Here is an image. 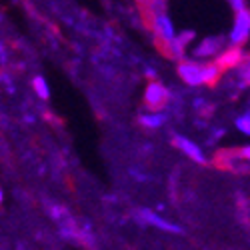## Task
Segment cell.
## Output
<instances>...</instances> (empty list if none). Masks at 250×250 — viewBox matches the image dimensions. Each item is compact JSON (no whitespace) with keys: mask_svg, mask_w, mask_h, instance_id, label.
Segmentation results:
<instances>
[{"mask_svg":"<svg viewBox=\"0 0 250 250\" xmlns=\"http://www.w3.org/2000/svg\"><path fill=\"white\" fill-rule=\"evenodd\" d=\"M166 102H168V90H166V86L160 84V82H150L146 90H144V104L150 110H160Z\"/></svg>","mask_w":250,"mask_h":250,"instance_id":"4","label":"cell"},{"mask_svg":"<svg viewBox=\"0 0 250 250\" xmlns=\"http://www.w3.org/2000/svg\"><path fill=\"white\" fill-rule=\"evenodd\" d=\"M138 122L142 124L144 128H148V130H158V128H162V124L166 122V116L162 112H158V110H150L146 114H140Z\"/></svg>","mask_w":250,"mask_h":250,"instance_id":"8","label":"cell"},{"mask_svg":"<svg viewBox=\"0 0 250 250\" xmlns=\"http://www.w3.org/2000/svg\"><path fill=\"white\" fill-rule=\"evenodd\" d=\"M234 124H236L238 132H242L244 136H250V112H248V114L238 116V118L234 120Z\"/></svg>","mask_w":250,"mask_h":250,"instance_id":"10","label":"cell"},{"mask_svg":"<svg viewBox=\"0 0 250 250\" xmlns=\"http://www.w3.org/2000/svg\"><path fill=\"white\" fill-rule=\"evenodd\" d=\"M138 2H148V0H138Z\"/></svg>","mask_w":250,"mask_h":250,"instance_id":"15","label":"cell"},{"mask_svg":"<svg viewBox=\"0 0 250 250\" xmlns=\"http://www.w3.org/2000/svg\"><path fill=\"white\" fill-rule=\"evenodd\" d=\"M152 30H154V36L158 38V42L164 46L168 44L170 40L176 38V28H174V22L170 20V16L166 14L164 10H156L152 14Z\"/></svg>","mask_w":250,"mask_h":250,"instance_id":"1","label":"cell"},{"mask_svg":"<svg viewBox=\"0 0 250 250\" xmlns=\"http://www.w3.org/2000/svg\"><path fill=\"white\" fill-rule=\"evenodd\" d=\"M222 44H224V40L220 36H208L194 48V56L196 58H212L222 50Z\"/></svg>","mask_w":250,"mask_h":250,"instance_id":"7","label":"cell"},{"mask_svg":"<svg viewBox=\"0 0 250 250\" xmlns=\"http://www.w3.org/2000/svg\"><path fill=\"white\" fill-rule=\"evenodd\" d=\"M234 62H238V48H230V50H228V52L218 60V64H220V66H232Z\"/></svg>","mask_w":250,"mask_h":250,"instance_id":"11","label":"cell"},{"mask_svg":"<svg viewBox=\"0 0 250 250\" xmlns=\"http://www.w3.org/2000/svg\"><path fill=\"white\" fill-rule=\"evenodd\" d=\"M140 218L146 222V224H150V226L158 228V230H162V232H170V234H180L182 232V228L178 224L162 218L160 214H156L154 210H150V208H142V210H140Z\"/></svg>","mask_w":250,"mask_h":250,"instance_id":"5","label":"cell"},{"mask_svg":"<svg viewBox=\"0 0 250 250\" xmlns=\"http://www.w3.org/2000/svg\"><path fill=\"white\" fill-rule=\"evenodd\" d=\"M32 88H34V92H36V96L40 100H48L50 98V86H48V82L42 76H34L32 78Z\"/></svg>","mask_w":250,"mask_h":250,"instance_id":"9","label":"cell"},{"mask_svg":"<svg viewBox=\"0 0 250 250\" xmlns=\"http://www.w3.org/2000/svg\"><path fill=\"white\" fill-rule=\"evenodd\" d=\"M178 76L188 86H202L204 84V64L196 60H180Z\"/></svg>","mask_w":250,"mask_h":250,"instance_id":"3","label":"cell"},{"mask_svg":"<svg viewBox=\"0 0 250 250\" xmlns=\"http://www.w3.org/2000/svg\"><path fill=\"white\" fill-rule=\"evenodd\" d=\"M248 38H250V10L242 8V10H236L228 40H230L232 46H242Z\"/></svg>","mask_w":250,"mask_h":250,"instance_id":"2","label":"cell"},{"mask_svg":"<svg viewBox=\"0 0 250 250\" xmlns=\"http://www.w3.org/2000/svg\"><path fill=\"white\" fill-rule=\"evenodd\" d=\"M228 2H230V6L234 8V12L246 8V0H228Z\"/></svg>","mask_w":250,"mask_h":250,"instance_id":"12","label":"cell"},{"mask_svg":"<svg viewBox=\"0 0 250 250\" xmlns=\"http://www.w3.org/2000/svg\"><path fill=\"white\" fill-rule=\"evenodd\" d=\"M240 156H242V160H250V146L240 148Z\"/></svg>","mask_w":250,"mask_h":250,"instance_id":"13","label":"cell"},{"mask_svg":"<svg viewBox=\"0 0 250 250\" xmlns=\"http://www.w3.org/2000/svg\"><path fill=\"white\" fill-rule=\"evenodd\" d=\"M2 200H4V192H2V188H0V204H2Z\"/></svg>","mask_w":250,"mask_h":250,"instance_id":"14","label":"cell"},{"mask_svg":"<svg viewBox=\"0 0 250 250\" xmlns=\"http://www.w3.org/2000/svg\"><path fill=\"white\" fill-rule=\"evenodd\" d=\"M174 146L184 154V156H188L192 162H196V164H204L206 162V154H204V150L198 146V144L194 142V140H190V138H186V136H174Z\"/></svg>","mask_w":250,"mask_h":250,"instance_id":"6","label":"cell"}]
</instances>
